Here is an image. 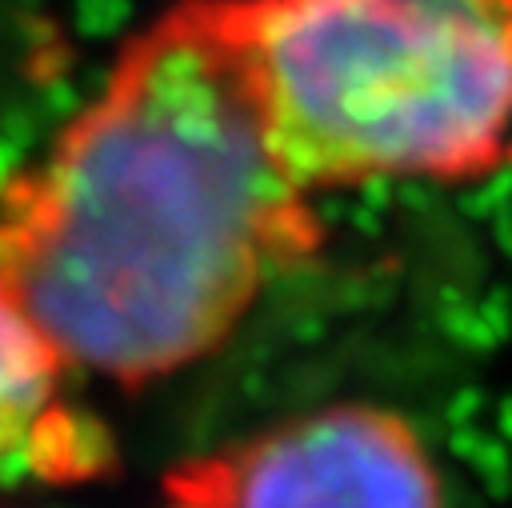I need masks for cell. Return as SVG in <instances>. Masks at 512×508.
Segmentation results:
<instances>
[{
    "mask_svg": "<svg viewBox=\"0 0 512 508\" xmlns=\"http://www.w3.org/2000/svg\"><path fill=\"white\" fill-rule=\"evenodd\" d=\"M320 244L228 0H172L0 192V276L68 372L148 384L216 352Z\"/></svg>",
    "mask_w": 512,
    "mask_h": 508,
    "instance_id": "1",
    "label": "cell"
},
{
    "mask_svg": "<svg viewBox=\"0 0 512 508\" xmlns=\"http://www.w3.org/2000/svg\"><path fill=\"white\" fill-rule=\"evenodd\" d=\"M264 132L320 196L512 164V0H228Z\"/></svg>",
    "mask_w": 512,
    "mask_h": 508,
    "instance_id": "2",
    "label": "cell"
},
{
    "mask_svg": "<svg viewBox=\"0 0 512 508\" xmlns=\"http://www.w3.org/2000/svg\"><path fill=\"white\" fill-rule=\"evenodd\" d=\"M188 508H448L424 436L380 404H324L216 452L184 480Z\"/></svg>",
    "mask_w": 512,
    "mask_h": 508,
    "instance_id": "3",
    "label": "cell"
},
{
    "mask_svg": "<svg viewBox=\"0 0 512 508\" xmlns=\"http://www.w3.org/2000/svg\"><path fill=\"white\" fill-rule=\"evenodd\" d=\"M68 364L0 276V480L32 460L60 416Z\"/></svg>",
    "mask_w": 512,
    "mask_h": 508,
    "instance_id": "4",
    "label": "cell"
}]
</instances>
